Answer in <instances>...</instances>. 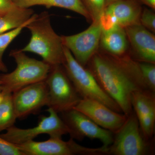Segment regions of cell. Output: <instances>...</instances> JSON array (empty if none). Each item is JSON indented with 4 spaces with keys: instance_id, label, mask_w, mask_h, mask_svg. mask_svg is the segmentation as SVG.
Wrapping results in <instances>:
<instances>
[{
    "instance_id": "1",
    "label": "cell",
    "mask_w": 155,
    "mask_h": 155,
    "mask_svg": "<svg viewBox=\"0 0 155 155\" xmlns=\"http://www.w3.org/2000/svg\"><path fill=\"white\" fill-rule=\"evenodd\" d=\"M86 66L103 90L127 116L134 111L131 104L134 92L149 90L143 78L140 62L128 54L115 56L98 50Z\"/></svg>"
},
{
    "instance_id": "2",
    "label": "cell",
    "mask_w": 155,
    "mask_h": 155,
    "mask_svg": "<svg viewBox=\"0 0 155 155\" xmlns=\"http://www.w3.org/2000/svg\"><path fill=\"white\" fill-rule=\"evenodd\" d=\"M25 28L30 31L31 36L28 44L21 49L22 51L38 55L51 67L63 64L64 46L61 36L52 27L48 12L37 14Z\"/></svg>"
},
{
    "instance_id": "3",
    "label": "cell",
    "mask_w": 155,
    "mask_h": 155,
    "mask_svg": "<svg viewBox=\"0 0 155 155\" xmlns=\"http://www.w3.org/2000/svg\"><path fill=\"white\" fill-rule=\"evenodd\" d=\"M10 56L14 58L17 67L12 72L0 74L2 94H13L27 85L46 79L51 67L44 61L31 58L21 49L12 50Z\"/></svg>"
},
{
    "instance_id": "4",
    "label": "cell",
    "mask_w": 155,
    "mask_h": 155,
    "mask_svg": "<svg viewBox=\"0 0 155 155\" xmlns=\"http://www.w3.org/2000/svg\"><path fill=\"white\" fill-rule=\"evenodd\" d=\"M64 54L62 65L81 98L97 101L113 110L122 113L118 104L103 90L91 72L78 62L71 52L64 46Z\"/></svg>"
},
{
    "instance_id": "5",
    "label": "cell",
    "mask_w": 155,
    "mask_h": 155,
    "mask_svg": "<svg viewBox=\"0 0 155 155\" xmlns=\"http://www.w3.org/2000/svg\"><path fill=\"white\" fill-rule=\"evenodd\" d=\"M154 140L145 137L138 120L133 112L120 129L114 134V141L109 147L108 155L153 154Z\"/></svg>"
},
{
    "instance_id": "6",
    "label": "cell",
    "mask_w": 155,
    "mask_h": 155,
    "mask_svg": "<svg viewBox=\"0 0 155 155\" xmlns=\"http://www.w3.org/2000/svg\"><path fill=\"white\" fill-rule=\"evenodd\" d=\"M45 81L48 90L47 107L58 114L74 109L82 99L62 65L51 67Z\"/></svg>"
},
{
    "instance_id": "7",
    "label": "cell",
    "mask_w": 155,
    "mask_h": 155,
    "mask_svg": "<svg viewBox=\"0 0 155 155\" xmlns=\"http://www.w3.org/2000/svg\"><path fill=\"white\" fill-rule=\"evenodd\" d=\"M48 116H42L35 127L23 129L13 126L0 134V137L16 145L21 144L34 140L38 135L47 134L50 137L62 138L65 134H69L68 126L58 114L53 109L47 110Z\"/></svg>"
},
{
    "instance_id": "8",
    "label": "cell",
    "mask_w": 155,
    "mask_h": 155,
    "mask_svg": "<svg viewBox=\"0 0 155 155\" xmlns=\"http://www.w3.org/2000/svg\"><path fill=\"white\" fill-rule=\"evenodd\" d=\"M24 155H108V148H89L78 144L70 137L68 141L62 138L50 137L44 141L32 140L17 145Z\"/></svg>"
},
{
    "instance_id": "9",
    "label": "cell",
    "mask_w": 155,
    "mask_h": 155,
    "mask_svg": "<svg viewBox=\"0 0 155 155\" xmlns=\"http://www.w3.org/2000/svg\"><path fill=\"white\" fill-rule=\"evenodd\" d=\"M60 114V117L69 128V134L73 139L81 141L87 137L99 140L103 146L107 148L113 143L115 134L100 127L79 111L72 109Z\"/></svg>"
},
{
    "instance_id": "10",
    "label": "cell",
    "mask_w": 155,
    "mask_h": 155,
    "mask_svg": "<svg viewBox=\"0 0 155 155\" xmlns=\"http://www.w3.org/2000/svg\"><path fill=\"white\" fill-rule=\"evenodd\" d=\"M102 31L100 19L94 20L86 30L73 35L61 36V38L64 46L78 62L85 67L98 51Z\"/></svg>"
},
{
    "instance_id": "11",
    "label": "cell",
    "mask_w": 155,
    "mask_h": 155,
    "mask_svg": "<svg viewBox=\"0 0 155 155\" xmlns=\"http://www.w3.org/2000/svg\"><path fill=\"white\" fill-rule=\"evenodd\" d=\"M12 100L17 119H23L47 106L48 90L45 81L20 89L12 94Z\"/></svg>"
},
{
    "instance_id": "12",
    "label": "cell",
    "mask_w": 155,
    "mask_h": 155,
    "mask_svg": "<svg viewBox=\"0 0 155 155\" xmlns=\"http://www.w3.org/2000/svg\"><path fill=\"white\" fill-rule=\"evenodd\" d=\"M142 8L137 0H120L105 7L100 19L102 28L115 25L125 28L140 23Z\"/></svg>"
},
{
    "instance_id": "13",
    "label": "cell",
    "mask_w": 155,
    "mask_h": 155,
    "mask_svg": "<svg viewBox=\"0 0 155 155\" xmlns=\"http://www.w3.org/2000/svg\"><path fill=\"white\" fill-rule=\"evenodd\" d=\"M74 109L91 119L100 127L114 134L125 123L127 116L113 110L104 104L88 99L82 98Z\"/></svg>"
},
{
    "instance_id": "14",
    "label": "cell",
    "mask_w": 155,
    "mask_h": 155,
    "mask_svg": "<svg viewBox=\"0 0 155 155\" xmlns=\"http://www.w3.org/2000/svg\"><path fill=\"white\" fill-rule=\"evenodd\" d=\"M131 53L128 54L136 61L155 64V36L140 23L125 28Z\"/></svg>"
},
{
    "instance_id": "15",
    "label": "cell",
    "mask_w": 155,
    "mask_h": 155,
    "mask_svg": "<svg viewBox=\"0 0 155 155\" xmlns=\"http://www.w3.org/2000/svg\"><path fill=\"white\" fill-rule=\"evenodd\" d=\"M129 42L125 28L115 25L107 28H102L100 46L103 51L115 56L127 54Z\"/></svg>"
},
{
    "instance_id": "16",
    "label": "cell",
    "mask_w": 155,
    "mask_h": 155,
    "mask_svg": "<svg viewBox=\"0 0 155 155\" xmlns=\"http://www.w3.org/2000/svg\"><path fill=\"white\" fill-rule=\"evenodd\" d=\"M16 5L23 8L35 6H43L46 8L58 7L68 9L83 16L92 22L91 17L81 0H14Z\"/></svg>"
},
{
    "instance_id": "17",
    "label": "cell",
    "mask_w": 155,
    "mask_h": 155,
    "mask_svg": "<svg viewBox=\"0 0 155 155\" xmlns=\"http://www.w3.org/2000/svg\"><path fill=\"white\" fill-rule=\"evenodd\" d=\"M34 14V12L30 8L17 6L0 14V34L20 27L28 22Z\"/></svg>"
},
{
    "instance_id": "18",
    "label": "cell",
    "mask_w": 155,
    "mask_h": 155,
    "mask_svg": "<svg viewBox=\"0 0 155 155\" xmlns=\"http://www.w3.org/2000/svg\"><path fill=\"white\" fill-rule=\"evenodd\" d=\"M131 104L137 119L155 114V92L147 90L134 92L131 96Z\"/></svg>"
},
{
    "instance_id": "19",
    "label": "cell",
    "mask_w": 155,
    "mask_h": 155,
    "mask_svg": "<svg viewBox=\"0 0 155 155\" xmlns=\"http://www.w3.org/2000/svg\"><path fill=\"white\" fill-rule=\"evenodd\" d=\"M3 95L4 97L0 102V133L14 126L17 119L13 105L12 94Z\"/></svg>"
},
{
    "instance_id": "20",
    "label": "cell",
    "mask_w": 155,
    "mask_h": 155,
    "mask_svg": "<svg viewBox=\"0 0 155 155\" xmlns=\"http://www.w3.org/2000/svg\"><path fill=\"white\" fill-rule=\"evenodd\" d=\"M37 14H34L29 20L20 27L10 31L8 32L0 34V72L2 73L8 72V69L3 60V55L9 45L21 33L28 23L36 17Z\"/></svg>"
},
{
    "instance_id": "21",
    "label": "cell",
    "mask_w": 155,
    "mask_h": 155,
    "mask_svg": "<svg viewBox=\"0 0 155 155\" xmlns=\"http://www.w3.org/2000/svg\"><path fill=\"white\" fill-rule=\"evenodd\" d=\"M91 17L92 22L100 20L105 8L104 0H81Z\"/></svg>"
},
{
    "instance_id": "22",
    "label": "cell",
    "mask_w": 155,
    "mask_h": 155,
    "mask_svg": "<svg viewBox=\"0 0 155 155\" xmlns=\"http://www.w3.org/2000/svg\"><path fill=\"white\" fill-rule=\"evenodd\" d=\"M140 67L148 88L150 91L155 93V64L140 62Z\"/></svg>"
},
{
    "instance_id": "23",
    "label": "cell",
    "mask_w": 155,
    "mask_h": 155,
    "mask_svg": "<svg viewBox=\"0 0 155 155\" xmlns=\"http://www.w3.org/2000/svg\"><path fill=\"white\" fill-rule=\"evenodd\" d=\"M140 22L143 27L153 33L155 32V14L147 8L142 10Z\"/></svg>"
},
{
    "instance_id": "24",
    "label": "cell",
    "mask_w": 155,
    "mask_h": 155,
    "mask_svg": "<svg viewBox=\"0 0 155 155\" xmlns=\"http://www.w3.org/2000/svg\"><path fill=\"white\" fill-rule=\"evenodd\" d=\"M0 155H24L17 145L0 137Z\"/></svg>"
},
{
    "instance_id": "25",
    "label": "cell",
    "mask_w": 155,
    "mask_h": 155,
    "mask_svg": "<svg viewBox=\"0 0 155 155\" xmlns=\"http://www.w3.org/2000/svg\"><path fill=\"white\" fill-rule=\"evenodd\" d=\"M16 6L14 0H0V14L8 12Z\"/></svg>"
},
{
    "instance_id": "26",
    "label": "cell",
    "mask_w": 155,
    "mask_h": 155,
    "mask_svg": "<svg viewBox=\"0 0 155 155\" xmlns=\"http://www.w3.org/2000/svg\"><path fill=\"white\" fill-rule=\"evenodd\" d=\"M137 1L146 5L153 10H155V0H137Z\"/></svg>"
},
{
    "instance_id": "27",
    "label": "cell",
    "mask_w": 155,
    "mask_h": 155,
    "mask_svg": "<svg viewBox=\"0 0 155 155\" xmlns=\"http://www.w3.org/2000/svg\"><path fill=\"white\" fill-rule=\"evenodd\" d=\"M120 1V0H104L105 7L109 5H110L112 3L118 2V1Z\"/></svg>"
},
{
    "instance_id": "28",
    "label": "cell",
    "mask_w": 155,
    "mask_h": 155,
    "mask_svg": "<svg viewBox=\"0 0 155 155\" xmlns=\"http://www.w3.org/2000/svg\"><path fill=\"white\" fill-rule=\"evenodd\" d=\"M3 97H4V95L2 94L1 95H0V102L2 101V100Z\"/></svg>"
},
{
    "instance_id": "29",
    "label": "cell",
    "mask_w": 155,
    "mask_h": 155,
    "mask_svg": "<svg viewBox=\"0 0 155 155\" xmlns=\"http://www.w3.org/2000/svg\"><path fill=\"white\" fill-rule=\"evenodd\" d=\"M2 94V87L1 86V84H0V95Z\"/></svg>"
}]
</instances>
